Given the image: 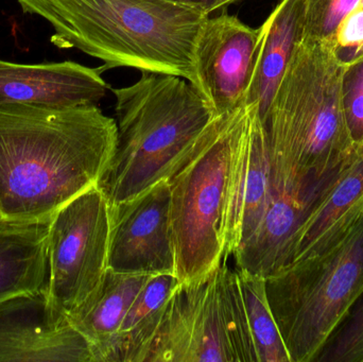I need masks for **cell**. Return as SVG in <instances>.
<instances>
[{"mask_svg":"<svg viewBox=\"0 0 363 362\" xmlns=\"http://www.w3.org/2000/svg\"><path fill=\"white\" fill-rule=\"evenodd\" d=\"M116 145V120L97 106L0 103V220L49 222L100 184Z\"/></svg>","mask_w":363,"mask_h":362,"instance_id":"cell-1","label":"cell"},{"mask_svg":"<svg viewBox=\"0 0 363 362\" xmlns=\"http://www.w3.org/2000/svg\"><path fill=\"white\" fill-rule=\"evenodd\" d=\"M264 280L291 362H315L363 295V206L323 251Z\"/></svg>","mask_w":363,"mask_h":362,"instance_id":"cell-5","label":"cell"},{"mask_svg":"<svg viewBox=\"0 0 363 362\" xmlns=\"http://www.w3.org/2000/svg\"><path fill=\"white\" fill-rule=\"evenodd\" d=\"M240 1V0H219L217 6H216L215 11L222 10V9H226L230 4H236V2Z\"/></svg>","mask_w":363,"mask_h":362,"instance_id":"cell-25","label":"cell"},{"mask_svg":"<svg viewBox=\"0 0 363 362\" xmlns=\"http://www.w3.org/2000/svg\"><path fill=\"white\" fill-rule=\"evenodd\" d=\"M362 206L363 142L358 145L349 165L307 213L294 234L286 266L323 251L345 233Z\"/></svg>","mask_w":363,"mask_h":362,"instance_id":"cell-15","label":"cell"},{"mask_svg":"<svg viewBox=\"0 0 363 362\" xmlns=\"http://www.w3.org/2000/svg\"><path fill=\"white\" fill-rule=\"evenodd\" d=\"M332 43L303 38L262 119L274 195L311 208L355 155Z\"/></svg>","mask_w":363,"mask_h":362,"instance_id":"cell-2","label":"cell"},{"mask_svg":"<svg viewBox=\"0 0 363 362\" xmlns=\"http://www.w3.org/2000/svg\"><path fill=\"white\" fill-rule=\"evenodd\" d=\"M97 68L76 62L19 64L0 60V103L47 108L97 106L108 84Z\"/></svg>","mask_w":363,"mask_h":362,"instance_id":"cell-14","label":"cell"},{"mask_svg":"<svg viewBox=\"0 0 363 362\" xmlns=\"http://www.w3.org/2000/svg\"><path fill=\"white\" fill-rule=\"evenodd\" d=\"M360 0H307L303 38L332 43L343 19L357 8Z\"/></svg>","mask_w":363,"mask_h":362,"instance_id":"cell-21","label":"cell"},{"mask_svg":"<svg viewBox=\"0 0 363 362\" xmlns=\"http://www.w3.org/2000/svg\"><path fill=\"white\" fill-rule=\"evenodd\" d=\"M220 302L235 362H291L267 297L266 280L220 266Z\"/></svg>","mask_w":363,"mask_h":362,"instance_id":"cell-12","label":"cell"},{"mask_svg":"<svg viewBox=\"0 0 363 362\" xmlns=\"http://www.w3.org/2000/svg\"><path fill=\"white\" fill-rule=\"evenodd\" d=\"M255 104L215 117L194 155L172 176L170 216L180 283L206 278L223 264L228 179Z\"/></svg>","mask_w":363,"mask_h":362,"instance_id":"cell-6","label":"cell"},{"mask_svg":"<svg viewBox=\"0 0 363 362\" xmlns=\"http://www.w3.org/2000/svg\"><path fill=\"white\" fill-rule=\"evenodd\" d=\"M116 98L117 145L99 187L111 206L169 181L189 161L213 116L186 79L140 72Z\"/></svg>","mask_w":363,"mask_h":362,"instance_id":"cell-4","label":"cell"},{"mask_svg":"<svg viewBox=\"0 0 363 362\" xmlns=\"http://www.w3.org/2000/svg\"><path fill=\"white\" fill-rule=\"evenodd\" d=\"M53 29L51 43L104 62V72L130 67L174 74L199 91L196 42L209 15L168 0H18Z\"/></svg>","mask_w":363,"mask_h":362,"instance_id":"cell-3","label":"cell"},{"mask_svg":"<svg viewBox=\"0 0 363 362\" xmlns=\"http://www.w3.org/2000/svg\"><path fill=\"white\" fill-rule=\"evenodd\" d=\"M180 281L176 274L150 276L136 295L118 333L97 362H145L165 312Z\"/></svg>","mask_w":363,"mask_h":362,"instance_id":"cell-19","label":"cell"},{"mask_svg":"<svg viewBox=\"0 0 363 362\" xmlns=\"http://www.w3.org/2000/svg\"><path fill=\"white\" fill-rule=\"evenodd\" d=\"M341 97L345 120L352 140L363 142V55L345 65L341 79Z\"/></svg>","mask_w":363,"mask_h":362,"instance_id":"cell-22","label":"cell"},{"mask_svg":"<svg viewBox=\"0 0 363 362\" xmlns=\"http://www.w3.org/2000/svg\"><path fill=\"white\" fill-rule=\"evenodd\" d=\"M111 205L99 185L60 208L48 223L45 291L67 316L100 284L108 270Z\"/></svg>","mask_w":363,"mask_h":362,"instance_id":"cell-7","label":"cell"},{"mask_svg":"<svg viewBox=\"0 0 363 362\" xmlns=\"http://www.w3.org/2000/svg\"><path fill=\"white\" fill-rule=\"evenodd\" d=\"M220 267L196 282L180 283L145 362H235L222 315Z\"/></svg>","mask_w":363,"mask_h":362,"instance_id":"cell-8","label":"cell"},{"mask_svg":"<svg viewBox=\"0 0 363 362\" xmlns=\"http://www.w3.org/2000/svg\"><path fill=\"white\" fill-rule=\"evenodd\" d=\"M152 276L106 270L95 290L67 315L68 321L89 342L93 362L115 337L142 287Z\"/></svg>","mask_w":363,"mask_h":362,"instance_id":"cell-17","label":"cell"},{"mask_svg":"<svg viewBox=\"0 0 363 362\" xmlns=\"http://www.w3.org/2000/svg\"><path fill=\"white\" fill-rule=\"evenodd\" d=\"M169 181L111 206L108 269L119 273L176 274Z\"/></svg>","mask_w":363,"mask_h":362,"instance_id":"cell-10","label":"cell"},{"mask_svg":"<svg viewBox=\"0 0 363 362\" xmlns=\"http://www.w3.org/2000/svg\"><path fill=\"white\" fill-rule=\"evenodd\" d=\"M168 1L190 6V8L196 9V10L205 13V14L211 15V13L215 12L216 6L219 0H168Z\"/></svg>","mask_w":363,"mask_h":362,"instance_id":"cell-24","label":"cell"},{"mask_svg":"<svg viewBox=\"0 0 363 362\" xmlns=\"http://www.w3.org/2000/svg\"><path fill=\"white\" fill-rule=\"evenodd\" d=\"M337 59L347 65L363 55V8L352 11L339 26L332 42Z\"/></svg>","mask_w":363,"mask_h":362,"instance_id":"cell-23","label":"cell"},{"mask_svg":"<svg viewBox=\"0 0 363 362\" xmlns=\"http://www.w3.org/2000/svg\"><path fill=\"white\" fill-rule=\"evenodd\" d=\"M48 223L0 220V302L46 288Z\"/></svg>","mask_w":363,"mask_h":362,"instance_id":"cell-18","label":"cell"},{"mask_svg":"<svg viewBox=\"0 0 363 362\" xmlns=\"http://www.w3.org/2000/svg\"><path fill=\"white\" fill-rule=\"evenodd\" d=\"M0 362H93V354L42 290L0 302Z\"/></svg>","mask_w":363,"mask_h":362,"instance_id":"cell-11","label":"cell"},{"mask_svg":"<svg viewBox=\"0 0 363 362\" xmlns=\"http://www.w3.org/2000/svg\"><path fill=\"white\" fill-rule=\"evenodd\" d=\"M262 36V25L250 27L226 12L205 21L196 42V74L199 93L213 116L245 106Z\"/></svg>","mask_w":363,"mask_h":362,"instance_id":"cell-9","label":"cell"},{"mask_svg":"<svg viewBox=\"0 0 363 362\" xmlns=\"http://www.w3.org/2000/svg\"><path fill=\"white\" fill-rule=\"evenodd\" d=\"M358 6H359V8H363V0H360L359 4H358Z\"/></svg>","mask_w":363,"mask_h":362,"instance_id":"cell-26","label":"cell"},{"mask_svg":"<svg viewBox=\"0 0 363 362\" xmlns=\"http://www.w3.org/2000/svg\"><path fill=\"white\" fill-rule=\"evenodd\" d=\"M307 0H281L262 23L264 36L245 104L257 106L260 120L279 89L306 23Z\"/></svg>","mask_w":363,"mask_h":362,"instance_id":"cell-16","label":"cell"},{"mask_svg":"<svg viewBox=\"0 0 363 362\" xmlns=\"http://www.w3.org/2000/svg\"><path fill=\"white\" fill-rule=\"evenodd\" d=\"M315 362H363V295L330 336Z\"/></svg>","mask_w":363,"mask_h":362,"instance_id":"cell-20","label":"cell"},{"mask_svg":"<svg viewBox=\"0 0 363 362\" xmlns=\"http://www.w3.org/2000/svg\"><path fill=\"white\" fill-rule=\"evenodd\" d=\"M273 196L268 142L255 106L230 167L224 222L226 256L234 255L251 235Z\"/></svg>","mask_w":363,"mask_h":362,"instance_id":"cell-13","label":"cell"}]
</instances>
